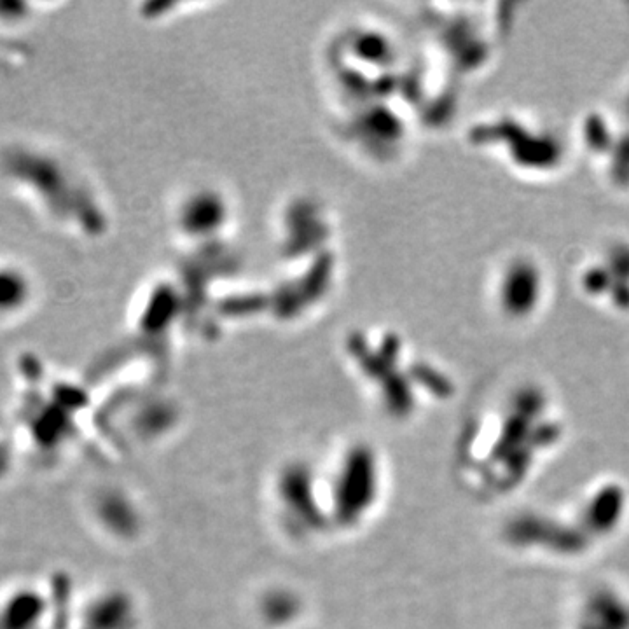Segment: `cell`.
Instances as JSON below:
<instances>
[{
  "label": "cell",
  "mask_w": 629,
  "mask_h": 629,
  "mask_svg": "<svg viewBox=\"0 0 629 629\" xmlns=\"http://www.w3.org/2000/svg\"><path fill=\"white\" fill-rule=\"evenodd\" d=\"M471 144L479 156L521 182L560 179L574 153L575 140L546 116L519 107L491 111L477 119Z\"/></svg>",
  "instance_id": "obj_1"
},
{
  "label": "cell",
  "mask_w": 629,
  "mask_h": 629,
  "mask_svg": "<svg viewBox=\"0 0 629 629\" xmlns=\"http://www.w3.org/2000/svg\"><path fill=\"white\" fill-rule=\"evenodd\" d=\"M484 298L490 312L502 324L530 325L551 305V271L532 250H509L491 264L484 282Z\"/></svg>",
  "instance_id": "obj_2"
},
{
  "label": "cell",
  "mask_w": 629,
  "mask_h": 629,
  "mask_svg": "<svg viewBox=\"0 0 629 629\" xmlns=\"http://www.w3.org/2000/svg\"><path fill=\"white\" fill-rule=\"evenodd\" d=\"M574 140L600 182L629 201V76L584 114Z\"/></svg>",
  "instance_id": "obj_3"
},
{
  "label": "cell",
  "mask_w": 629,
  "mask_h": 629,
  "mask_svg": "<svg viewBox=\"0 0 629 629\" xmlns=\"http://www.w3.org/2000/svg\"><path fill=\"white\" fill-rule=\"evenodd\" d=\"M579 298L610 317H629V236L607 235L591 243L572 266Z\"/></svg>",
  "instance_id": "obj_4"
},
{
  "label": "cell",
  "mask_w": 629,
  "mask_h": 629,
  "mask_svg": "<svg viewBox=\"0 0 629 629\" xmlns=\"http://www.w3.org/2000/svg\"><path fill=\"white\" fill-rule=\"evenodd\" d=\"M34 298V284L27 268L11 259H0V320L18 317Z\"/></svg>",
  "instance_id": "obj_5"
},
{
  "label": "cell",
  "mask_w": 629,
  "mask_h": 629,
  "mask_svg": "<svg viewBox=\"0 0 629 629\" xmlns=\"http://www.w3.org/2000/svg\"><path fill=\"white\" fill-rule=\"evenodd\" d=\"M44 617V596L18 586L0 600V629H37Z\"/></svg>",
  "instance_id": "obj_6"
}]
</instances>
